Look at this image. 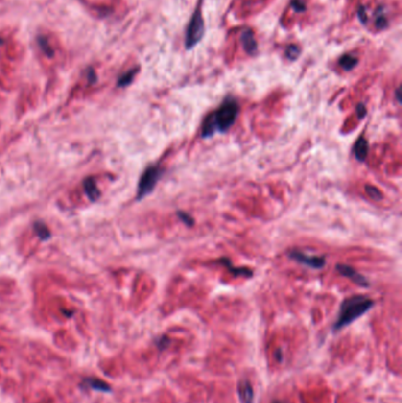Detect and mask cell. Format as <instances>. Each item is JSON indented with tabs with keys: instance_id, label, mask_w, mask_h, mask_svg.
<instances>
[{
	"instance_id": "4fadbf2b",
	"label": "cell",
	"mask_w": 402,
	"mask_h": 403,
	"mask_svg": "<svg viewBox=\"0 0 402 403\" xmlns=\"http://www.w3.org/2000/svg\"><path fill=\"white\" fill-rule=\"evenodd\" d=\"M85 189H86V192H88L89 197L91 199H97L98 197H99V192H98L96 184H95L91 179H89L88 182H85Z\"/></svg>"
},
{
	"instance_id": "8992f818",
	"label": "cell",
	"mask_w": 402,
	"mask_h": 403,
	"mask_svg": "<svg viewBox=\"0 0 402 403\" xmlns=\"http://www.w3.org/2000/svg\"><path fill=\"white\" fill-rule=\"evenodd\" d=\"M336 270L340 272L342 276H346L348 277L349 280H352L353 282L356 283L357 285H361V286H364V288H367V286H369V282L368 280H367L366 277L363 276V275L358 274V272L355 270L354 268H352V266L349 265H346V264H337L336 265Z\"/></svg>"
},
{
	"instance_id": "44dd1931",
	"label": "cell",
	"mask_w": 402,
	"mask_h": 403,
	"mask_svg": "<svg viewBox=\"0 0 402 403\" xmlns=\"http://www.w3.org/2000/svg\"><path fill=\"white\" fill-rule=\"evenodd\" d=\"M275 355H276L277 361H280V362L282 361V350L281 349H277L276 353H275Z\"/></svg>"
},
{
	"instance_id": "9a60e30c",
	"label": "cell",
	"mask_w": 402,
	"mask_h": 403,
	"mask_svg": "<svg viewBox=\"0 0 402 403\" xmlns=\"http://www.w3.org/2000/svg\"><path fill=\"white\" fill-rule=\"evenodd\" d=\"M136 72H137V71H136V70H132V71H130V72H128V73L124 74V76L121 77L120 79H119V85H120V86L129 85V84L132 82V79H134Z\"/></svg>"
},
{
	"instance_id": "3957f363",
	"label": "cell",
	"mask_w": 402,
	"mask_h": 403,
	"mask_svg": "<svg viewBox=\"0 0 402 403\" xmlns=\"http://www.w3.org/2000/svg\"><path fill=\"white\" fill-rule=\"evenodd\" d=\"M204 34V20L202 17L201 4L193 11L190 23L188 24L187 33H185V47L187 50H191L201 42Z\"/></svg>"
},
{
	"instance_id": "5b68a950",
	"label": "cell",
	"mask_w": 402,
	"mask_h": 403,
	"mask_svg": "<svg viewBox=\"0 0 402 403\" xmlns=\"http://www.w3.org/2000/svg\"><path fill=\"white\" fill-rule=\"evenodd\" d=\"M288 256L290 257L291 260L296 261L297 263H301V264L310 266L313 269H321L323 268L326 264V260L325 257H319V256H311V255L306 254V252H302L300 250H291L289 251Z\"/></svg>"
},
{
	"instance_id": "ac0fdd59",
	"label": "cell",
	"mask_w": 402,
	"mask_h": 403,
	"mask_svg": "<svg viewBox=\"0 0 402 403\" xmlns=\"http://www.w3.org/2000/svg\"><path fill=\"white\" fill-rule=\"evenodd\" d=\"M178 217L182 219V222L185 223V224H187V225H189V227H191V225H193V218H192V217L189 216V214H188V213H183V211H179V213H178Z\"/></svg>"
},
{
	"instance_id": "e0dca14e",
	"label": "cell",
	"mask_w": 402,
	"mask_h": 403,
	"mask_svg": "<svg viewBox=\"0 0 402 403\" xmlns=\"http://www.w3.org/2000/svg\"><path fill=\"white\" fill-rule=\"evenodd\" d=\"M291 6L297 12H305L306 11V2L303 0H293L291 1Z\"/></svg>"
},
{
	"instance_id": "5bb4252c",
	"label": "cell",
	"mask_w": 402,
	"mask_h": 403,
	"mask_svg": "<svg viewBox=\"0 0 402 403\" xmlns=\"http://www.w3.org/2000/svg\"><path fill=\"white\" fill-rule=\"evenodd\" d=\"M366 190H367V193L372 197L374 201H380V199H382V193L378 191L377 188H373L370 187V185H366Z\"/></svg>"
},
{
	"instance_id": "603a6c76",
	"label": "cell",
	"mask_w": 402,
	"mask_h": 403,
	"mask_svg": "<svg viewBox=\"0 0 402 403\" xmlns=\"http://www.w3.org/2000/svg\"><path fill=\"white\" fill-rule=\"evenodd\" d=\"M273 403H283V402H281V401H274Z\"/></svg>"
},
{
	"instance_id": "d6986e66",
	"label": "cell",
	"mask_w": 402,
	"mask_h": 403,
	"mask_svg": "<svg viewBox=\"0 0 402 403\" xmlns=\"http://www.w3.org/2000/svg\"><path fill=\"white\" fill-rule=\"evenodd\" d=\"M156 344H157V347L160 348L161 350H164L169 347L170 340L167 337H166V336H163V337H160L157 341H156Z\"/></svg>"
},
{
	"instance_id": "8fae6325",
	"label": "cell",
	"mask_w": 402,
	"mask_h": 403,
	"mask_svg": "<svg viewBox=\"0 0 402 403\" xmlns=\"http://www.w3.org/2000/svg\"><path fill=\"white\" fill-rule=\"evenodd\" d=\"M85 383H86V385H88V387L92 388V389L102 390V391H109L110 390V387H109L108 383H105V382L100 381V379H86Z\"/></svg>"
},
{
	"instance_id": "277c9868",
	"label": "cell",
	"mask_w": 402,
	"mask_h": 403,
	"mask_svg": "<svg viewBox=\"0 0 402 403\" xmlns=\"http://www.w3.org/2000/svg\"><path fill=\"white\" fill-rule=\"evenodd\" d=\"M163 170L158 166H149L144 171V173L141 177L140 185H138V199L144 198L149 195L151 191L155 189L158 179L161 178Z\"/></svg>"
},
{
	"instance_id": "7a4b0ae2",
	"label": "cell",
	"mask_w": 402,
	"mask_h": 403,
	"mask_svg": "<svg viewBox=\"0 0 402 403\" xmlns=\"http://www.w3.org/2000/svg\"><path fill=\"white\" fill-rule=\"evenodd\" d=\"M374 307V301L370 298L362 296V295H356L346 298L340 307V312H338L337 320L335 321L332 329L334 332L343 329V328L349 326L361 316L369 311Z\"/></svg>"
},
{
	"instance_id": "7402d4cb",
	"label": "cell",
	"mask_w": 402,
	"mask_h": 403,
	"mask_svg": "<svg viewBox=\"0 0 402 403\" xmlns=\"http://www.w3.org/2000/svg\"><path fill=\"white\" fill-rule=\"evenodd\" d=\"M395 95H396V99H398L399 103H401V97H400V88H398V89H396Z\"/></svg>"
},
{
	"instance_id": "ba28073f",
	"label": "cell",
	"mask_w": 402,
	"mask_h": 403,
	"mask_svg": "<svg viewBox=\"0 0 402 403\" xmlns=\"http://www.w3.org/2000/svg\"><path fill=\"white\" fill-rule=\"evenodd\" d=\"M241 42L244 50L249 54H255L257 51V43L255 37H254L253 31L244 30L241 34Z\"/></svg>"
},
{
	"instance_id": "2e32d148",
	"label": "cell",
	"mask_w": 402,
	"mask_h": 403,
	"mask_svg": "<svg viewBox=\"0 0 402 403\" xmlns=\"http://www.w3.org/2000/svg\"><path fill=\"white\" fill-rule=\"evenodd\" d=\"M299 54H300V50L297 46H295V45L289 46L287 50V57L289 58V59L295 60L297 57H299Z\"/></svg>"
},
{
	"instance_id": "30bf717a",
	"label": "cell",
	"mask_w": 402,
	"mask_h": 403,
	"mask_svg": "<svg viewBox=\"0 0 402 403\" xmlns=\"http://www.w3.org/2000/svg\"><path fill=\"white\" fill-rule=\"evenodd\" d=\"M357 62V58L353 56V54H343V56L340 58V60H338V64H340V66L343 70L351 71V70H353L356 66Z\"/></svg>"
},
{
	"instance_id": "9c48e42d",
	"label": "cell",
	"mask_w": 402,
	"mask_h": 403,
	"mask_svg": "<svg viewBox=\"0 0 402 403\" xmlns=\"http://www.w3.org/2000/svg\"><path fill=\"white\" fill-rule=\"evenodd\" d=\"M368 151H369L368 142H367V139L364 137H360L356 142H355L354 147H353V152H354L355 158H356L358 162H363L364 159L367 158Z\"/></svg>"
},
{
	"instance_id": "7c38bea8",
	"label": "cell",
	"mask_w": 402,
	"mask_h": 403,
	"mask_svg": "<svg viewBox=\"0 0 402 403\" xmlns=\"http://www.w3.org/2000/svg\"><path fill=\"white\" fill-rule=\"evenodd\" d=\"M222 263H224V264L228 265V268H229V270L233 272L234 275H245V276H251L253 275V271H250L249 269H245V268H242V269H236L235 266H233L230 264V262L228 260H222Z\"/></svg>"
},
{
	"instance_id": "52a82bcc",
	"label": "cell",
	"mask_w": 402,
	"mask_h": 403,
	"mask_svg": "<svg viewBox=\"0 0 402 403\" xmlns=\"http://www.w3.org/2000/svg\"><path fill=\"white\" fill-rule=\"evenodd\" d=\"M237 391H238L239 401L242 403H254V388L248 379H243L238 382V387H237Z\"/></svg>"
},
{
	"instance_id": "ffe728a7",
	"label": "cell",
	"mask_w": 402,
	"mask_h": 403,
	"mask_svg": "<svg viewBox=\"0 0 402 403\" xmlns=\"http://www.w3.org/2000/svg\"><path fill=\"white\" fill-rule=\"evenodd\" d=\"M356 114H357V117L360 118V119H362L364 116H366L367 110H366V106H364L363 104H358L357 107H356Z\"/></svg>"
},
{
	"instance_id": "6da1fadb",
	"label": "cell",
	"mask_w": 402,
	"mask_h": 403,
	"mask_svg": "<svg viewBox=\"0 0 402 403\" xmlns=\"http://www.w3.org/2000/svg\"><path fill=\"white\" fill-rule=\"evenodd\" d=\"M239 104L235 98H227L217 110L208 116L202 125V137L209 138L216 133L227 132L236 121Z\"/></svg>"
}]
</instances>
